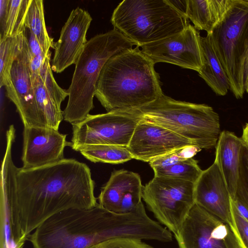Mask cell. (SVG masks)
<instances>
[{
	"mask_svg": "<svg viewBox=\"0 0 248 248\" xmlns=\"http://www.w3.org/2000/svg\"><path fill=\"white\" fill-rule=\"evenodd\" d=\"M17 181L16 203L2 214L13 248H22L32 232L52 216L98 204L90 168L74 158L33 169L18 168Z\"/></svg>",
	"mask_w": 248,
	"mask_h": 248,
	"instance_id": "6da1fadb",
	"label": "cell"
},
{
	"mask_svg": "<svg viewBox=\"0 0 248 248\" xmlns=\"http://www.w3.org/2000/svg\"><path fill=\"white\" fill-rule=\"evenodd\" d=\"M166 234V229L147 215L142 202L125 213L108 211L98 203L91 209H70L52 216L28 240L33 248H89L120 238L163 242Z\"/></svg>",
	"mask_w": 248,
	"mask_h": 248,
	"instance_id": "7a4b0ae2",
	"label": "cell"
},
{
	"mask_svg": "<svg viewBox=\"0 0 248 248\" xmlns=\"http://www.w3.org/2000/svg\"><path fill=\"white\" fill-rule=\"evenodd\" d=\"M155 63L139 46L120 52L107 62L95 96L107 112L138 108L163 94Z\"/></svg>",
	"mask_w": 248,
	"mask_h": 248,
	"instance_id": "3957f363",
	"label": "cell"
},
{
	"mask_svg": "<svg viewBox=\"0 0 248 248\" xmlns=\"http://www.w3.org/2000/svg\"><path fill=\"white\" fill-rule=\"evenodd\" d=\"M134 43L113 29L88 40L75 63L71 84L67 90L64 120L72 124L84 120L93 108L97 82L107 62L113 55L131 48Z\"/></svg>",
	"mask_w": 248,
	"mask_h": 248,
	"instance_id": "277c9868",
	"label": "cell"
},
{
	"mask_svg": "<svg viewBox=\"0 0 248 248\" xmlns=\"http://www.w3.org/2000/svg\"><path fill=\"white\" fill-rule=\"evenodd\" d=\"M133 109L142 120L161 125L202 149L215 147L221 133L218 113L205 104L176 100L163 94Z\"/></svg>",
	"mask_w": 248,
	"mask_h": 248,
	"instance_id": "5b68a950",
	"label": "cell"
},
{
	"mask_svg": "<svg viewBox=\"0 0 248 248\" xmlns=\"http://www.w3.org/2000/svg\"><path fill=\"white\" fill-rule=\"evenodd\" d=\"M111 22L139 47L177 34L189 24L168 0H124L114 10Z\"/></svg>",
	"mask_w": 248,
	"mask_h": 248,
	"instance_id": "8992f818",
	"label": "cell"
},
{
	"mask_svg": "<svg viewBox=\"0 0 248 248\" xmlns=\"http://www.w3.org/2000/svg\"><path fill=\"white\" fill-rule=\"evenodd\" d=\"M208 35L228 76L230 90L236 99L242 98L248 50V1L230 0L223 17Z\"/></svg>",
	"mask_w": 248,
	"mask_h": 248,
	"instance_id": "52a82bcc",
	"label": "cell"
},
{
	"mask_svg": "<svg viewBox=\"0 0 248 248\" xmlns=\"http://www.w3.org/2000/svg\"><path fill=\"white\" fill-rule=\"evenodd\" d=\"M195 183L154 176L143 186L142 198L155 218L174 235L195 204Z\"/></svg>",
	"mask_w": 248,
	"mask_h": 248,
	"instance_id": "ba28073f",
	"label": "cell"
},
{
	"mask_svg": "<svg viewBox=\"0 0 248 248\" xmlns=\"http://www.w3.org/2000/svg\"><path fill=\"white\" fill-rule=\"evenodd\" d=\"M141 117L133 109L89 114L72 124V149L92 145L127 147Z\"/></svg>",
	"mask_w": 248,
	"mask_h": 248,
	"instance_id": "9c48e42d",
	"label": "cell"
},
{
	"mask_svg": "<svg viewBox=\"0 0 248 248\" xmlns=\"http://www.w3.org/2000/svg\"><path fill=\"white\" fill-rule=\"evenodd\" d=\"M174 236L179 248H242L229 225L196 204Z\"/></svg>",
	"mask_w": 248,
	"mask_h": 248,
	"instance_id": "30bf717a",
	"label": "cell"
},
{
	"mask_svg": "<svg viewBox=\"0 0 248 248\" xmlns=\"http://www.w3.org/2000/svg\"><path fill=\"white\" fill-rule=\"evenodd\" d=\"M200 36L199 31L189 24L177 34L140 47L155 64L170 63L198 72L202 64Z\"/></svg>",
	"mask_w": 248,
	"mask_h": 248,
	"instance_id": "8fae6325",
	"label": "cell"
},
{
	"mask_svg": "<svg viewBox=\"0 0 248 248\" xmlns=\"http://www.w3.org/2000/svg\"><path fill=\"white\" fill-rule=\"evenodd\" d=\"M192 142L158 124L141 120L127 146L133 158L150 162Z\"/></svg>",
	"mask_w": 248,
	"mask_h": 248,
	"instance_id": "7c38bea8",
	"label": "cell"
},
{
	"mask_svg": "<svg viewBox=\"0 0 248 248\" xmlns=\"http://www.w3.org/2000/svg\"><path fill=\"white\" fill-rule=\"evenodd\" d=\"M66 136L51 128L24 126L22 168H38L64 159V148L71 145Z\"/></svg>",
	"mask_w": 248,
	"mask_h": 248,
	"instance_id": "4fadbf2b",
	"label": "cell"
},
{
	"mask_svg": "<svg viewBox=\"0 0 248 248\" xmlns=\"http://www.w3.org/2000/svg\"><path fill=\"white\" fill-rule=\"evenodd\" d=\"M194 194L195 204L229 225L239 239L231 212V197L216 163L202 171L195 183Z\"/></svg>",
	"mask_w": 248,
	"mask_h": 248,
	"instance_id": "5bb4252c",
	"label": "cell"
},
{
	"mask_svg": "<svg viewBox=\"0 0 248 248\" xmlns=\"http://www.w3.org/2000/svg\"><path fill=\"white\" fill-rule=\"evenodd\" d=\"M92 19L90 14L81 8L71 11L54 44L51 68L55 72L61 73L75 64L88 41L86 34Z\"/></svg>",
	"mask_w": 248,
	"mask_h": 248,
	"instance_id": "9a60e30c",
	"label": "cell"
},
{
	"mask_svg": "<svg viewBox=\"0 0 248 248\" xmlns=\"http://www.w3.org/2000/svg\"><path fill=\"white\" fill-rule=\"evenodd\" d=\"M142 187L138 173L124 170H114L101 188L98 204L113 212H129L142 202Z\"/></svg>",
	"mask_w": 248,
	"mask_h": 248,
	"instance_id": "2e32d148",
	"label": "cell"
},
{
	"mask_svg": "<svg viewBox=\"0 0 248 248\" xmlns=\"http://www.w3.org/2000/svg\"><path fill=\"white\" fill-rule=\"evenodd\" d=\"M31 60V56H24L13 64L11 75L15 93L11 101L16 107L24 126L44 127L40 120L29 70Z\"/></svg>",
	"mask_w": 248,
	"mask_h": 248,
	"instance_id": "e0dca14e",
	"label": "cell"
},
{
	"mask_svg": "<svg viewBox=\"0 0 248 248\" xmlns=\"http://www.w3.org/2000/svg\"><path fill=\"white\" fill-rule=\"evenodd\" d=\"M201 151L192 145L184 147L149 162L155 176L179 179L195 183L202 170L192 157Z\"/></svg>",
	"mask_w": 248,
	"mask_h": 248,
	"instance_id": "ac0fdd59",
	"label": "cell"
},
{
	"mask_svg": "<svg viewBox=\"0 0 248 248\" xmlns=\"http://www.w3.org/2000/svg\"><path fill=\"white\" fill-rule=\"evenodd\" d=\"M243 140L234 133L221 132L215 146L216 163L225 180L231 197H235L239 177L240 155Z\"/></svg>",
	"mask_w": 248,
	"mask_h": 248,
	"instance_id": "d6986e66",
	"label": "cell"
},
{
	"mask_svg": "<svg viewBox=\"0 0 248 248\" xmlns=\"http://www.w3.org/2000/svg\"><path fill=\"white\" fill-rule=\"evenodd\" d=\"M202 55V66L198 72L217 95H225L230 90L228 76L218 58L210 35L200 38Z\"/></svg>",
	"mask_w": 248,
	"mask_h": 248,
	"instance_id": "ffe728a7",
	"label": "cell"
},
{
	"mask_svg": "<svg viewBox=\"0 0 248 248\" xmlns=\"http://www.w3.org/2000/svg\"><path fill=\"white\" fill-rule=\"evenodd\" d=\"M230 0H186L185 16L198 31L212 33L225 15Z\"/></svg>",
	"mask_w": 248,
	"mask_h": 248,
	"instance_id": "44dd1931",
	"label": "cell"
},
{
	"mask_svg": "<svg viewBox=\"0 0 248 248\" xmlns=\"http://www.w3.org/2000/svg\"><path fill=\"white\" fill-rule=\"evenodd\" d=\"M28 52V39L25 32L16 37L0 39V86L5 88L6 95L10 100L15 93L11 75L13 64Z\"/></svg>",
	"mask_w": 248,
	"mask_h": 248,
	"instance_id": "7402d4cb",
	"label": "cell"
},
{
	"mask_svg": "<svg viewBox=\"0 0 248 248\" xmlns=\"http://www.w3.org/2000/svg\"><path fill=\"white\" fill-rule=\"evenodd\" d=\"M41 123L43 127L59 129L63 111L46 91L40 75L31 78Z\"/></svg>",
	"mask_w": 248,
	"mask_h": 248,
	"instance_id": "603a6c76",
	"label": "cell"
},
{
	"mask_svg": "<svg viewBox=\"0 0 248 248\" xmlns=\"http://www.w3.org/2000/svg\"><path fill=\"white\" fill-rule=\"evenodd\" d=\"M77 151L87 159L94 163L117 164L133 159L127 147L120 145H88L79 148Z\"/></svg>",
	"mask_w": 248,
	"mask_h": 248,
	"instance_id": "cb8c5ba5",
	"label": "cell"
},
{
	"mask_svg": "<svg viewBox=\"0 0 248 248\" xmlns=\"http://www.w3.org/2000/svg\"><path fill=\"white\" fill-rule=\"evenodd\" d=\"M25 26L35 36L46 55L50 51V47L54 48L53 39L49 36L45 24L43 0H31Z\"/></svg>",
	"mask_w": 248,
	"mask_h": 248,
	"instance_id": "d4e9b609",
	"label": "cell"
},
{
	"mask_svg": "<svg viewBox=\"0 0 248 248\" xmlns=\"http://www.w3.org/2000/svg\"><path fill=\"white\" fill-rule=\"evenodd\" d=\"M31 1L10 0L5 37H16L25 32L26 19Z\"/></svg>",
	"mask_w": 248,
	"mask_h": 248,
	"instance_id": "484cf974",
	"label": "cell"
},
{
	"mask_svg": "<svg viewBox=\"0 0 248 248\" xmlns=\"http://www.w3.org/2000/svg\"><path fill=\"white\" fill-rule=\"evenodd\" d=\"M51 53L49 51L47 54L39 75L48 94L56 104L61 107L62 102L68 96V93L67 90L62 89L58 85L53 77L50 63Z\"/></svg>",
	"mask_w": 248,
	"mask_h": 248,
	"instance_id": "4316f807",
	"label": "cell"
},
{
	"mask_svg": "<svg viewBox=\"0 0 248 248\" xmlns=\"http://www.w3.org/2000/svg\"><path fill=\"white\" fill-rule=\"evenodd\" d=\"M248 210V147L242 146L239 167V177L235 197Z\"/></svg>",
	"mask_w": 248,
	"mask_h": 248,
	"instance_id": "83f0119b",
	"label": "cell"
},
{
	"mask_svg": "<svg viewBox=\"0 0 248 248\" xmlns=\"http://www.w3.org/2000/svg\"><path fill=\"white\" fill-rule=\"evenodd\" d=\"M231 212L242 248H248V217L238 210L232 198Z\"/></svg>",
	"mask_w": 248,
	"mask_h": 248,
	"instance_id": "f1b7e54d",
	"label": "cell"
},
{
	"mask_svg": "<svg viewBox=\"0 0 248 248\" xmlns=\"http://www.w3.org/2000/svg\"><path fill=\"white\" fill-rule=\"evenodd\" d=\"M89 248H154L141 240L120 238L108 240Z\"/></svg>",
	"mask_w": 248,
	"mask_h": 248,
	"instance_id": "f546056e",
	"label": "cell"
},
{
	"mask_svg": "<svg viewBox=\"0 0 248 248\" xmlns=\"http://www.w3.org/2000/svg\"><path fill=\"white\" fill-rule=\"evenodd\" d=\"M10 0H0V39L5 37Z\"/></svg>",
	"mask_w": 248,
	"mask_h": 248,
	"instance_id": "4dcf8cb0",
	"label": "cell"
},
{
	"mask_svg": "<svg viewBox=\"0 0 248 248\" xmlns=\"http://www.w3.org/2000/svg\"><path fill=\"white\" fill-rule=\"evenodd\" d=\"M46 57V55L42 54L31 58L29 65L31 78H34L39 75Z\"/></svg>",
	"mask_w": 248,
	"mask_h": 248,
	"instance_id": "1f68e13d",
	"label": "cell"
},
{
	"mask_svg": "<svg viewBox=\"0 0 248 248\" xmlns=\"http://www.w3.org/2000/svg\"><path fill=\"white\" fill-rule=\"evenodd\" d=\"M30 32L28 46L31 58L45 54L35 36L32 32Z\"/></svg>",
	"mask_w": 248,
	"mask_h": 248,
	"instance_id": "d6a6232c",
	"label": "cell"
},
{
	"mask_svg": "<svg viewBox=\"0 0 248 248\" xmlns=\"http://www.w3.org/2000/svg\"><path fill=\"white\" fill-rule=\"evenodd\" d=\"M243 78L244 90L248 93V50L244 62Z\"/></svg>",
	"mask_w": 248,
	"mask_h": 248,
	"instance_id": "836d02e7",
	"label": "cell"
},
{
	"mask_svg": "<svg viewBox=\"0 0 248 248\" xmlns=\"http://www.w3.org/2000/svg\"><path fill=\"white\" fill-rule=\"evenodd\" d=\"M241 138L243 143L248 147V123H246L243 128Z\"/></svg>",
	"mask_w": 248,
	"mask_h": 248,
	"instance_id": "e575fe53",
	"label": "cell"
},
{
	"mask_svg": "<svg viewBox=\"0 0 248 248\" xmlns=\"http://www.w3.org/2000/svg\"><path fill=\"white\" fill-rule=\"evenodd\" d=\"M248 1V0H247Z\"/></svg>",
	"mask_w": 248,
	"mask_h": 248,
	"instance_id": "d590c367",
	"label": "cell"
}]
</instances>
